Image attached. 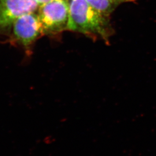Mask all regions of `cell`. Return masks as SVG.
<instances>
[{
    "mask_svg": "<svg viewBox=\"0 0 156 156\" xmlns=\"http://www.w3.org/2000/svg\"><path fill=\"white\" fill-rule=\"evenodd\" d=\"M67 30L108 41L113 32L109 17L95 11L86 0H71Z\"/></svg>",
    "mask_w": 156,
    "mask_h": 156,
    "instance_id": "cell-1",
    "label": "cell"
},
{
    "mask_svg": "<svg viewBox=\"0 0 156 156\" xmlns=\"http://www.w3.org/2000/svg\"><path fill=\"white\" fill-rule=\"evenodd\" d=\"M36 1H37L39 6H40L45 4H47V3L51 2L52 1H54V0H36Z\"/></svg>",
    "mask_w": 156,
    "mask_h": 156,
    "instance_id": "cell-6",
    "label": "cell"
},
{
    "mask_svg": "<svg viewBox=\"0 0 156 156\" xmlns=\"http://www.w3.org/2000/svg\"><path fill=\"white\" fill-rule=\"evenodd\" d=\"M12 28L13 37L26 48L45 34L42 23L35 12L27 13L17 18L13 23Z\"/></svg>",
    "mask_w": 156,
    "mask_h": 156,
    "instance_id": "cell-3",
    "label": "cell"
},
{
    "mask_svg": "<svg viewBox=\"0 0 156 156\" xmlns=\"http://www.w3.org/2000/svg\"><path fill=\"white\" fill-rule=\"evenodd\" d=\"M38 7L36 0H0V34L9 30L17 18L35 12Z\"/></svg>",
    "mask_w": 156,
    "mask_h": 156,
    "instance_id": "cell-4",
    "label": "cell"
},
{
    "mask_svg": "<svg viewBox=\"0 0 156 156\" xmlns=\"http://www.w3.org/2000/svg\"><path fill=\"white\" fill-rule=\"evenodd\" d=\"M37 15L45 34L60 33L67 30L69 5L67 0H54L39 6Z\"/></svg>",
    "mask_w": 156,
    "mask_h": 156,
    "instance_id": "cell-2",
    "label": "cell"
},
{
    "mask_svg": "<svg viewBox=\"0 0 156 156\" xmlns=\"http://www.w3.org/2000/svg\"><path fill=\"white\" fill-rule=\"evenodd\" d=\"M95 11L101 15L109 17L117 6L124 2H134L135 0H86Z\"/></svg>",
    "mask_w": 156,
    "mask_h": 156,
    "instance_id": "cell-5",
    "label": "cell"
}]
</instances>
